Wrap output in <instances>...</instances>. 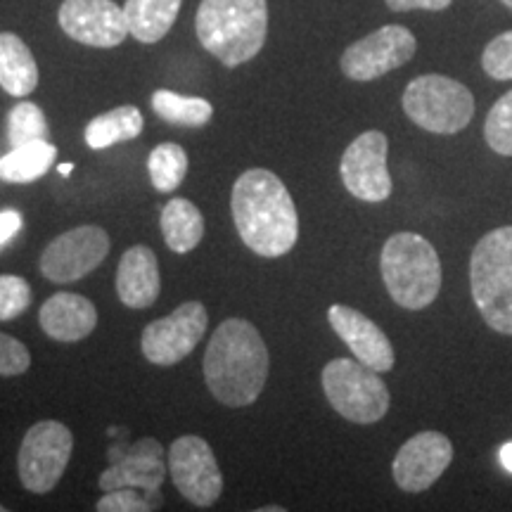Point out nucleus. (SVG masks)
<instances>
[{
  "instance_id": "obj_1",
  "label": "nucleus",
  "mask_w": 512,
  "mask_h": 512,
  "mask_svg": "<svg viewBox=\"0 0 512 512\" xmlns=\"http://www.w3.org/2000/svg\"><path fill=\"white\" fill-rule=\"evenodd\" d=\"M230 209L242 242L254 254L278 259L297 245V207L290 190L273 171H245L233 185Z\"/></svg>"
},
{
  "instance_id": "obj_2",
  "label": "nucleus",
  "mask_w": 512,
  "mask_h": 512,
  "mask_svg": "<svg viewBox=\"0 0 512 512\" xmlns=\"http://www.w3.org/2000/svg\"><path fill=\"white\" fill-rule=\"evenodd\" d=\"M268 366L271 358L261 332L245 318H228L207 344L204 380L223 406L245 408L264 392Z\"/></svg>"
},
{
  "instance_id": "obj_3",
  "label": "nucleus",
  "mask_w": 512,
  "mask_h": 512,
  "mask_svg": "<svg viewBox=\"0 0 512 512\" xmlns=\"http://www.w3.org/2000/svg\"><path fill=\"white\" fill-rule=\"evenodd\" d=\"M202 48L226 67H240L261 53L268 34L266 0H202L195 19Z\"/></svg>"
},
{
  "instance_id": "obj_4",
  "label": "nucleus",
  "mask_w": 512,
  "mask_h": 512,
  "mask_svg": "<svg viewBox=\"0 0 512 512\" xmlns=\"http://www.w3.org/2000/svg\"><path fill=\"white\" fill-rule=\"evenodd\" d=\"M380 271L389 297L401 309H427L441 292L439 254L432 242L418 233H396L384 242Z\"/></svg>"
},
{
  "instance_id": "obj_5",
  "label": "nucleus",
  "mask_w": 512,
  "mask_h": 512,
  "mask_svg": "<svg viewBox=\"0 0 512 512\" xmlns=\"http://www.w3.org/2000/svg\"><path fill=\"white\" fill-rule=\"evenodd\" d=\"M470 290L484 323L512 335V226L491 230L472 249Z\"/></svg>"
},
{
  "instance_id": "obj_6",
  "label": "nucleus",
  "mask_w": 512,
  "mask_h": 512,
  "mask_svg": "<svg viewBox=\"0 0 512 512\" xmlns=\"http://www.w3.org/2000/svg\"><path fill=\"white\" fill-rule=\"evenodd\" d=\"M403 112L415 126L437 136L463 131L475 117L470 88L441 74H422L403 91Z\"/></svg>"
},
{
  "instance_id": "obj_7",
  "label": "nucleus",
  "mask_w": 512,
  "mask_h": 512,
  "mask_svg": "<svg viewBox=\"0 0 512 512\" xmlns=\"http://www.w3.org/2000/svg\"><path fill=\"white\" fill-rule=\"evenodd\" d=\"M330 406L356 425H373L389 411V389L380 373L358 358H335L320 375Z\"/></svg>"
},
{
  "instance_id": "obj_8",
  "label": "nucleus",
  "mask_w": 512,
  "mask_h": 512,
  "mask_svg": "<svg viewBox=\"0 0 512 512\" xmlns=\"http://www.w3.org/2000/svg\"><path fill=\"white\" fill-rule=\"evenodd\" d=\"M74 451V437L67 425L41 420L24 434L17 453V472L24 489L31 494L53 491L67 470Z\"/></svg>"
},
{
  "instance_id": "obj_9",
  "label": "nucleus",
  "mask_w": 512,
  "mask_h": 512,
  "mask_svg": "<svg viewBox=\"0 0 512 512\" xmlns=\"http://www.w3.org/2000/svg\"><path fill=\"white\" fill-rule=\"evenodd\" d=\"M207 323L209 316L202 302H185L166 318L152 320L140 339L145 358L155 366H176L197 349Z\"/></svg>"
},
{
  "instance_id": "obj_10",
  "label": "nucleus",
  "mask_w": 512,
  "mask_h": 512,
  "mask_svg": "<svg viewBox=\"0 0 512 512\" xmlns=\"http://www.w3.org/2000/svg\"><path fill=\"white\" fill-rule=\"evenodd\" d=\"M418 50V41L406 27L387 24L344 50L339 67L351 81H375L406 64Z\"/></svg>"
},
{
  "instance_id": "obj_11",
  "label": "nucleus",
  "mask_w": 512,
  "mask_h": 512,
  "mask_svg": "<svg viewBox=\"0 0 512 512\" xmlns=\"http://www.w3.org/2000/svg\"><path fill=\"white\" fill-rule=\"evenodd\" d=\"M169 472L176 489L197 508H209L221 498L223 475L214 451L202 437L185 434L169 448Z\"/></svg>"
},
{
  "instance_id": "obj_12",
  "label": "nucleus",
  "mask_w": 512,
  "mask_h": 512,
  "mask_svg": "<svg viewBox=\"0 0 512 512\" xmlns=\"http://www.w3.org/2000/svg\"><path fill=\"white\" fill-rule=\"evenodd\" d=\"M110 254V235L100 226H79L57 235L41 254V273L50 283H74L95 271Z\"/></svg>"
},
{
  "instance_id": "obj_13",
  "label": "nucleus",
  "mask_w": 512,
  "mask_h": 512,
  "mask_svg": "<svg viewBox=\"0 0 512 512\" xmlns=\"http://www.w3.org/2000/svg\"><path fill=\"white\" fill-rule=\"evenodd\" d=\"M389 140L382 131L361 133L339 162V176L356 200L384 202L392 195V176L387 166Z\"/></svg>"
},
{
  "instance_id": "obj_14",
  "label": "nucleus",
  "mask_w": 512,
  "mask_h": 512,
  "mask_svg": "<svg viewBox=\"0 0 512 512\" xmlns=\"http://www.w3.org/2000/svg\"><path fill=\"white\" fill-rule=\"evenodd\" d=\"M57 19L64 34L91 48H117L128 36L124 8L114 0H64Z\"/></svg>"
},
{
  "instance_id": "obj_15",
  "label": "nucleus",
  "mask_w": 512,
  "mask_h": 512,
  "mask_svg": "<svg viewBox=\"0 0 512 512\" xmlns=\"http://www.w3.org/2000/svg\"><path fill=\"white\" fill-rule=\"evenodd\" d=\"M451 460L453 444L446 434L434 430L418 432L396 453L392 463L394 482L408 494H420L444 475Z\"/></svg>"
},
{
  "instance_id": "obj_16",
  "label": "nucleus",
  "mask_w": 512,
  "mask_h": 512,
  "mask_svg": "<svg viewBox=\"0 0 512 512\" xmlns=\"http://www.w3.org/2000/svg\"><path fill=\"white\" fill-rule=\"evenodd\" d=\"M330 328L337 332V337L351 349V354L363 366L387 373L394 368L396 356L389 337L380 330V325L373 323L366 313L351 309V306L335 304L328 311Z\"/></svg>"
},
{
  "instance_id": "obj_17",
  "label": "nucleus",
  "mask_w": 512,
  "mask_h": 512,
  "mask_svg": "<svg viewBox=\"0 0 512 512\" xmlns=\"http://www.w3.org/2000/svg\"><path fill=\"white\" fill-rule=\"evenodd\" d=\"M164 448L155 439H143L133 444L124 456L114 458L112 467L102 472L98 484L102 491L121 489V486H133L143 491H159L164 482Z\"/></svg>"
},
{
  "instance_id": "obj_18",
  "label": "nucleus",
  "mask_w": 512,
  "mask_h": 512,
  "mask_svg": "<svg viewBox=\"0 0 512 512\" xmlns=\"http://www.w3.org/2000/svg\"><path fill=\"white\" fill-rule=\"evenodd\" d=\"M162 290L157 254L150 247L126 249L117 268V294L128 309H150Z\"/></svg>"
},
{
  "instance_id": "obj_19",
  "label": "nucleus",
  "mask_w": 512,
  "mask_h": 512,
  "mask_svg": "<svg viewBox=\"0 0 512 512\" xmlns=\"http://www.w3.org/2000/svg\"><path fill=\"white\" fill-rule=\"evenodd\" d=\"M38 323L48 337L57 342H79L98 325V311L93 302L74 292H57L41 306Z\"/></svg>"
},
{
  "instance_id": "obj_20",
  "label": "nucleus",
  "mask_w": 512,
  "mask_h": 512,
  "mask_svg": "<svg viewBox=\"0 0 512 512\" xmlns=\"http://www.w3.org/2000/svg\"><path fill=\"white\" fill-rule=\"evenodd\" d=\"M38 86V67L27 43L17 34H0V88L12 98H27Z\"/></svg>"
},
{
  "instance_id": "obj_21",
  "label": "nucleus",
  "mask_w": 512,
  "mask_h": 512,
  "mask_svg": "<svg viewBox=\"0 0 512 512\" xmlns=\"http://www.w3.org/2000/svg\"><path fill=\"white\" fill-rule=\"evenodd\" d=\"M183 0H126L128 34L140 43H157L174 27Z\"/></svg>"
},
{
  "instance_id": "obj_22",
  "label": "nucleus",
  "mask_w": 512,
  "mask_h": 512,
  "mask_svg": "<svg viewBox=\"0 0 512 512\" xmlns=\"http://www.w3.org/2000/svg\"><path fill=\"white\" fill-rule=\"evenodd\" d=\"M162 233L171 252L188 254L204 238L202 211L185 197H176L162 209Z\"/></svg>"
},
{
  "instance_id": "obj_23",
  "label": "nucleus",
  "mask_w": 512,
  "mask_h": 512,
  "mask_svg": "<svg viewBox=\"0 0 512 512\" xmlns=\"http://www.w3.org/2000/svg\"><path fill=\"white\" fill-rule=\"evenodd\" d=\"M57 159V147L48 140L12 147L5 157H0V181L5 183H34L48 174Z\"/></svg>"
},
{
  "instance_id": "obj_24",
  "label": "nucleus",
  "mask_w": 512,
  "mask_h": 512,
  "mask_svg": "<svg viewBox=\"0 0 512 512\" xmlns=\"http://www.w3.org/2000/svg\"><path fill=\"white\" fill-rule=\"evenodd\" d=\"M143 126L145 119L138 107H114V110L100 114V117H95L91 124L86 126V143L91 150H105V147L138 138L140 133H143Z\"/></svg>"
},
{
  "instance_id": "obj_25",
  "label": "nucleus",
  "mask_w": 512,
  "mask_h": 512,
  "mask_svg": "<svg viewBox=\"0 0 512 512\" xmlns=\"http://www.w3.org/2000/svg\"><path fill=\"white\" fill-rule=\"evenodd\" d=\"M152 110L159 119L169 121L174 126H204L214 117V107L204 98H190L174 91H157L152 93Z\"/></svg>"
},
{
  "instance_id": "obj_26",
  "label": "nucleus",
  "mask_w": 512,
  "mask_h": 512,
  "mask_svg": "<svg viewBox=\"0 0 512 512\" xmlns=\"http://www.w3.org/2000/svg\"><path fill=\"white\" fill-rule=\"evenodd\" d=\"M147 174L159 192H174L188 174V152L178 143H162L147 157Z\"/></svg>"
},
{
  "instance_id": "obj_27",
  "label": "nucleus",
  "mask_w": 512,
  "mask_h": 512,
  "mask_svg": "<svg viewBox=\"0 0 512 512\" xmlns=\"http://www.w3.org/2000/svg\"><path fill=\"white\" fill-rule=\"evenodd\" d=\"M8 140L12 147L48 140L46 114L34 102H19L8 114Z\"/></svg>"
},
{
  "instance_id": "obj_28",
  "label": "nucleus",
  "mask_w": 512,
  "mask_h": 512,
  "mask_svg": "<svg viewBox=\"0 0 512 512\" xmlns=\"http://www.w3.org/2000/svg\"><path fill=\"white\" fill-rule=\"evenodd\" d=\"M484 138L496 155L512 157V91L498 98L486 114Z\"/></svg>"
},
{
  "instance_id": "obj_29",
  "label": "nucleus",
  "mask_w": 512,
  "mask_h": 512,
  "mask_svg": "<svg viewBox=\"0 0 512 512\" xmlns=\"http://www.w3.org/2000/svg\"><path fill=\"white\" fill-rule=\"evenodd\" d=\"M159 503L157 491L133 489V486H121V489L105 491L95 510L98 512H147L155 510Z\"/></svg>"
},
{
  "instance_id": "obj_30",
  "label": "nucleus",
  "mask_w": 512,
  "mask_h": 512,
  "mask_svg": "<svg viewBox=\"0 0 512 512\" xmlns=\"http://www.w3.org/2000/svg\"><path fill=\"white\" fill-rule=\"evenodd\" d=\"M31 287L22 275H0V320L19 318L31 306Z\"/></svg>"
},
{
  "instance_id": "obj_31",
  "label": "nucleus",
  "mask_w": 512,
  "mask_h": 512,
  "mask_svg": "<svg viewBox=\"0 0 512 512\" xmlns=\"http://www.w3.org/2000/svg\"><path fill=\"white\" fill-rule=\"evenodd\" d=\"M484 72L496 81H512V31L498 34L482 53Z\"/></svg>"
},
{
  "instance_id": "obj_32",
  "label": "nucleus",
  "mask_w": 512,
  "mask_h": 512,
  "mask_svg": "<svg viewBox=\"0 0 512 512\" xmlns=\"http://www.w3.org/2000/svg\"><path fill=\"white\" fill-rule=\"evenodd\" d=\"M31 366V354L15 337L0 332V377H15L27 373Z\"/></svg>"
},
{
  "instance_id": "obj_33",
  "label": "nucleus",
  "mask_w": 512,
  "mask_h": 512,
  "mask_svg": "<svg viewBox=\"0 0 512 512\" xmlns=\"http://www.w3.org/2000/svg\"><path fill=\"white\" fill-rule=\"evenodd\" d=\"M453 0H387V8L392 12H408V10H430L441 12L451 5Z\"/></svg>"
},
{
  "instance_id": "obj_34",
  "label": "nucleus",
  "mask_w": 512,
  "mask_h": 512,
  "mask_svg": "<svg viewBox=\"0 0 512 512\" xmlns=\"http://www.w3.org/2000/svg\"><path fill=\"white\" fill-rule=\"evenodd\" d=\"M22 214L15 209H5L0 211V247L5 245V242H10L15 235L22 230Z\"/></svg>"
},
{
  "instance_id": "obj_35",
  "label": "nucleus",
  "mask_w": 512,
  "mask_h": 512,
  "mask_svg": "<svg viewBox=\"0 0 512 512\" xmlns=\"http://www.w3.org/2000/svg\"><path fill=\"white\" fill-rule=\"evenodd\" d=\"M498 458H501V465L512 475V441H510V444L501 446V451H498Z\"/></svg>"
},
{
  "instance_id": "obj_36",
  "label": "nucleus",
  "mask_w": 512,
  "mask_h": 512,
  "mask_svg": "<svg viewBox=\"0 0 512 512\" xmlns=\"http://www.w3.org/2000/svg\"><path fill=\"white\" fill-rule=\"evenodd\" d=\"M57 171H60V176H69L74 171V164H60L57 166Z\"/></svg>"
},
{
  "instance_id": "obj_37",
  "label": "nucleus",
  "mask_w": 512,
  "mask_h": 512,
  "mask_svg": "<svg viewBox=\"0 0 512 512\" xmlns=\"http://www.w3.org/2000/svg\"><path fill=\"white\" fill-rule=\"evenodd\" d=\"M285 508H280V505H271V508H261V512H283Z\"/></svg>"
},
{
  "instance_id": "obj_38",
  "label": "nucleus",
  "mask_w": 512,
  "mask_h": 512,
  "mask_svg": "<svg viewBox=\"0 0 512 512\" xmlns=\"http://www.w3.org/2000/svg\"><path fill=\"white\" fill-rule=\"evenodd\" d=\"M501 3L505 5V8H510V10H512V0H501Z\"/></svg>"
},
{
  "instance_id": "obj_39",
  "label": "nucleus",
  "mask_w": 512,
  "mask_h": 512,
  "mask_svg": "<svg viewBox=\"0 0 512 512\" xmlns=\"http://www.w3.org/2000/svg\"><path fill=\"white\" fill-rule=\"evenodd\" d=\"M0 512H5V505H0Z\"/></svg>"
}]
</instances>
